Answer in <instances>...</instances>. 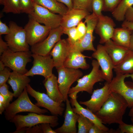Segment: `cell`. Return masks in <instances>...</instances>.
Returning <instances> with one entry per match:
<instances>
[{"label":"cell","mask_w":133,"mask_h":133,"mask_svg":"<svg viewBox=\"0 0 133 133\" xmlns=\"http://www.w3.org/2000/svg\"><path fill=\"white\" fill-rule=\"evenodd\" d=\"M125 17V20L133 22V7L132 6L128 10L126 13Z\"/></svg>","instance_id":"bcb514c9"},{"label":"cell","mask_w":133,"mask_h":133,"mask_svg":"<svg viewBox=\"0 0 133 133\" xmlns=\"http://www.w3.org/2000/svg\"><path fill=\"white\" fill-rule=\"evenodd\" d=\"M26 89L28 93L36 100L37 102L35 104L36 106L47 109L53 115H62L64 109L63 103L55 102L47 94L36 91L29 84L26 86Z\"/></svg>","instance_id":"30bf717a"},{"label":"cell","mask_w":133,"mask_h":133,"mask_svg":"<svg viewBox=\"0 0 133 133\" xmlns=\"http://www.w3.org/2000/svg\"><path fill=\"white\" fill-rule=\"evenodd\" d=\"M92 57L96 59L100 67L104 80L109 83L110 82L113 78V70L115 66L104 45H98Z\"/></svg>","instance_id":"9a60e30c"},{"label":"cell","mask_w":133,"mask_h":133,"mask_svg":"<svg viewBox=\"0 0 133 133\" xmlns=\"http://www.w3.org/2000/svg\"><path fill=\"white\" fill-rule=\"evenodd\" d=\"M42 133H56L51 128L50 124L48 123H43L39 124Z\"/></svg>","instance_id":"b9f144b4"},{"label":"cell","mask_w":133,"mask_h":133,"mask_svg":"<svg viewBox=\"0 0 133 133\" xmlns=\"http://www.w3.org/2000/svg\"><path fill=\"white\" fill-rule=\"evenodd\" d=\"M11 73L9 69L6 67L0 71V86L6 83L9 78Z\"/></svg>","instance_id":"74e56055"},{"label":"cell","mask_w":133,"mask_h":133,"mask_svg":"<svg viewBox=\"0 0 133 133\" xmlns=\"http://www.w3.org/2000/svg\"></svg>","instance_id":"9f6ffc18"},{"label":"cell","mask_w":133,"mask_h":133,"mask_svg":"<svg viewBox=\"0 0 133 133\" xmlns=\"http://www.w3.org/2000/svg\"><path fill=\"white\" fill-rule=\"evenodd\" d=\"M44 85L47 94L54 101L61 104L64 101L59 88L57 78L54 74L45 79Z\"/></svg>","instance_id":"d4e9b609"},{"label":"cell","mask_w":133,"mask_h":133,"mask_svg":"<svg viewBox=\"0 0 133 133\" xmlns=\"http://www.w3.org/2000/svg\"><path fill=\"white\" fill-rule=\"evenodd\" d=\"M21 13L30 15L34 10L33 0H19Z\"/></svg>","instance_id":"836d02e7"},{"label":"cell","mask_w":133,"mask_h":133,"mask_svg":"<svg viewBox=\"0 0 133 133\" xmlns=\"http://www.w3.org/2000/svg\"><path fill=\"white\" fill-rule=\"evenodd\" d=\"M32 56L33 59V66L25 75L28 77L41 75L44 77L45 79L52 75L53 74L52 69L54 66L50 55L42 56L32 53Z\"/></svg>","instance_id":"9c48e42d"},{"label":"cell","mask_w":133,"mask_h":133,"mask_svg":"<svg viewBox=\"0 0 133 133\" xmlns=\"http://www.w3.org/2000/svg\"><path fill=\"white\" fill-rule=\"evenodd\" d=\"M9 48L7 43L2 39L0 35V55L1 56L5 51Z\"/></svg>","instance_id":"f6af8a7d"},{"label":"cell","mask_w":133,"mask_h":133,"mask_svg":"<svg viewBox=\"0 0 133 133\" xmlns=\"http://www.w3.org/2000/svg\"><path fill=\"white\" fill-rule=\"evenodd\" d=\"M33 2L49 10L51 12L63 16L68 8L64 4L56 0H33Z\"/></svg>","instance_id":"4316f807"},{"label":"cell","mask_w":133,"mask_h":133,"mask_svg":"<svg viewBox=\"0 0 133 133\" xmlns=\"http://www.w3.org/2000/svg\"><path fill=\"white\" fill-rule=\"evenodd\" d=\"M133 5V0H121L116 7L112 12L113 17L117 21H123L128 10Z\"/></svg>","instance_id":"f1b7e54d"},{"label":"cell","mask_w":133,"mask_h":133,"mask_svg":"<svg viewBox=\"0 0 133 133\" xmlns=\"http://www.w3.org/2000/svg\"><path fill=\"white\" fill-rule=\"evenodd\" d=\"M58 2L65 4L68 8L70 10L73 8L72 0H56Z\"/></svg>","instance_id":"c3c4849f"},{"label":"cell","mask_w":133,"mask_h":133,"mask_svg":"<svg viewBox=\"0 0 133 133\" xmlns=\"http://www.w3.org/2000/svg\"><path fill=\"white\" fill-rule=\"evenodd\" d=\"M68 41L70 44L69 50L64 63V66L76 69L80 68L83 69H88L90 66L87 63L85 58H91L82 54L73 44Z\"/></svg>","instance_id":"d6986e66"},{"label":"cell","mask_w":133,"mask_h":133,"mask_svg":"<svg viewBox=\"0 0 133 133\" xmlns=\"http://www.w3.org/2000/svg\"><path fill=\"white\" fill-rule=\"evenodd\" d=\"M31 81L29 77L19 72L13 71L11 72L8 83L13 91L14 97H18Z\"/></svg>","instance_id":"603a6c76"},{"label":"cell","mask_w":133,"mask_h":133,"mask_svg":"<svg viewBox=\"0 0 133 133\" xmlns=\"http://www.w3.org/2000/svg\"><path fill=\"white\" fill-rule=\"evenodd\" d=\"M10 29L9 26H7L5 23H4L0 20V35L9 33Z\"/></svg>","instance_id":"7bdbcfd3"},{"label":"cell","mask_w":133,"mask_h":133,"mask_svg":"<svg viewBox=\"0 0 133 133\" xmlns=\"http://www.w3.org/2000/svg\"><path fill=\"white\" fill-rule=\"evenodd\" d=\"M66 108L64 120L63 125L54 130L56 133H76V123L78 115L74 113L72 108L67 97L66 100Z\"/></svg>","instance_id":"ffe728a7"},{"label":"cell","mask_w":133,"mask_h":133,"mask_svg":"<svg viewBox=\"0 0 133 133\" xmlns=\"http://www.w3.org/2000/svg\"><path fill=\"white\" fill-rule=\"evenodd\" d=\"M9 26L10 32L9 33L5 35L4 39L9 48L14 52L30 51L29 45L27 41L24 28L13 21L9 22Z\"/></svg>","instance_id":"5b68a950"},{"label":"cell","mask_w":133,"mask_h":133,"mask_svg":"<svg viewBox=\"0 0 133 133\" xmlns=\"http://www.w3.org/2000/svg\"><path fill=\"white\" fill-rule=\"evenodd\" d=\"M109 83L106 82L102 87L94 90L90 100L80 101L79 103L86 106L95 114L100 109L111 92L109 89Z\"/></svg>","instance_id":"2e32d148"},{"label":"cell","mask_w":133,"mask_h":133,"mask_svg":"<svg viewBox=\"0 0 133 133\" xmlns=\"http://www.w3.org/2000/svg\"><path fill=\"white\" fill-rule=\"evenodd\" d=\"M91 65L92 68L91 72L78 80L77 85L70 88L68 94L75 91H85L92 94L94 84L104 80L101 71L99 69L100 66L97 61L93 60Z\"/></svg>","instance_id":"8992f818"},{"label":"cell","mask_w":133,"mask_h":133,"mask_svg":"<svg viewBox=\"0 0 133 133\" xmlns=\"http://www.w3.org/2000/svg\"><path fill=\"white\" fill-rule=\"evenodd\" d=\"M128 103L119 94L111 92L100 109L95 114L103 124L110 125L123 123V116Z\"/></svg>","instance_id":"6da1fadb"},{"label":"cell","mask_w":133,"mask_h":133,"mask_svg":"<svg viewBox=\"0 0 133 133\" xmlns=\"http://www.w3.org/2000/svg\"><path fill=\"white\" fill-rule=\"evenodd\" d=\"M32 54L30 51L14 52L9 48L0 56V60L13 71L25 74L28 71L27 64L31 61Z\"/></svg>","instance_id":"277c9868"},{"label":"cell","mask_w":133,"mask_h":133,"mask_svg":"<svg viewBox=\"0 0 133 133\" xmlns=\"http://www.w3.org/2000/svg\"><path fill=\"white\" fill-rule=\"evenodd\" d=\"M6 2V0H0V5H3L4 6L5 5Z\"/></svg>","instance_id":"db71d44e"},{"label":"cell","mask_w":133,"mask_h":133,"mask_svg":"<svg viewBox=\"0 0 133 133\" xmlns=\"http://www.w3.org/2000/svg\"><path fill=\"white\" fill-rule=\"evenodd\" d=\"M128 115L131 117H133V106L131 108Z\"/></svg>","instance_id":"f5cc1de1"},{"label":"cell","mask_w":133,"mask_h":133,"mask_svg":"<svg viewBox=\"0 0 133 133\" xmlns=\"http://www.w3.org/2000/svg\"><path fill=\"white\" fill-rule=\"evenodd\" d=\"M63 34V28L60 26L51 29L45 39L31 46V51L32 53L42 56L50 55L55 45L61 39Z\"/></svg>","instance_id":"7c38bea8"},{"label":"cell","mask_w":133,"mask_h":133,"mask_svg":"<svg viewBox=\"0 0 133 133\" xmlns=\"http://www.w3.org/2000/svg\"><path fill=\"white\" fill-rule=\"evenodd\" d=\"M26 87L17 98L10 104L4 111L6 119L10 121L17 114L23 112H29L43 114L48 112L46 109H42L33 104L28 96Z\"/></svg>","instance_id":"3957f363"},{"label":"cell","mask_w":133,"mask_h":133,"mask_svg":"<svg viewBox=\"0 0 133 133\" xmlns=\"http://www.w3.org/2000/svg\"><path fill=\"white\" fill-rule=\"evenodd\" d=\"M104 5L103 0H92L91 7L93 13L98 17L102 15Z\"/></svg>","instance_id":"e575fe53"},{"label":"cell","mask_w":133,"mask_h":133,"mask_svg":"<svg viewBox=\"0 0 133 133\" xmlns=\"http://www.w3.org/2000/svg\"><path fill=\"white\" fill-rule=\"evenodd\" d=\"M25 132L26 133H42L41 128L39 125H36L27 128Z\"/></svg>","instance_id":"ee69618b"},{"label":"cell","mask_w":133,"mask_h":133,"mask_svg":"<svg viewBox=\"0 0 133 133\" xmlns=\"http://www.w3.org/2000/svg\"><path fill=\"white\" fill-rule=\"evenodd\" d=\"M76 28L79 41L83 37L86 32L87 28L85 23L81 21L77 26Z\"/></svg>","instance_id":"f35d334b"},{"label":"cell","mask_w":133,"mask_h":133,"mask_svg":"<svg viewBox=\"0 0 133 133\" xmlns=\"http://www.w3.org/2000/svg\"><path fill=\"white\" fill-rule=\"evenodd\" d=\"M89 12L83 10L73 8L68 10L62 16L60 26L63 29L76 27L88 15Z\"/></svg>","instance_id":"7402d4cb"},{"label":"cell","mask_w":133,"mask_h":133,"mask_svg":"<svg viewBox=\"0 0 133 133\" xmlns=\"http://www.w3.org/2000/svg\"><path fill=\"white\" fill-rule=\"evenodd\" d=\"M79 92L75 91L69 94L71 98L70 103L74 107L72 108L74 112L78 114H81L91 121L98 127L107 133H111V131L105 126L96 115L89 109L82 107L77 101V95Z\"/></svg>","instance_id":"ac0fdd59"},{"label":"cell","mask_w":133,"mask_h":133,"mask_svg":"<svg viewBox=\"0 0 133 133\" xmlns=\"http://www.w3.org/2000/svg\"><path fill=\"white\" fill-rule=\"evenodd\" d=\"M0 94H1L7 101H11L14 97V93L9 90V86L6 83L0 86Z\"/></svg>","instance_id":"8d00e7d4"},{"label":"cell","mask_w":133,"mask_h":133,"mask_svg":"<svg viewBox=\"0 0 133 133\" xmlns=\"http://www.w3.org/2000/svg\"><path fill=\"white\" fill-rule=\"evenodd\" d=\"M58 116H47L31 112L26 115H16L9 121L14 123L16 128L13 133L25 132L27 128L43 123H49L54 127L59 124Z\"/></svg>","instance_id":"7a4b0ae2"},{"label":"cell","mask_w":133,"mask_h":133,"mask_svg":"<svg viewBox=\"0 0 133 133\" xmlns=\"http://www.w3.org/2000/svg\"><path fill=\"white\" fill-rule=\"evenodd\" d=\"M69 48V43L67 39H63L58 41L51 50L50 55L52 57L54 67L56 69L64 66Z\"/></svg>","instance_id":"44dd1931"},{"label":"cell","mask_w":133,"mask_h":133,"mask_svg":"<svg viewBox=\"0 0 133 133\" xmlns=\"http://www.w3.org/2000/svg\"><path fill=\"white\" fill-rule=\"evenodd\" d=\"M3 62L1 60H0V71L3 70L5 67Z\"/></svg>","instance_id":"816d5d0a"},{"label":"cell","mask_w":133,"mask_h":133,"mask_svg":"<svg viewBox=\"0 0 133 133\" xmlns=\"http://www.w3.org/2000/svg\"><path fill=\"white\" fill-rule=\"evenodd\" d=\"M84 22L86 24V31L83 38L74 45L81 52L85 50L95 51L93 42L95 37L93 32L97 24L98 17L93 13L87 16L85 18Z\"/></svg>","instance_id":"4fadbf2b"},{"label":"cell","mask_w":133,"mask_h":133,"mask_svg":"<svg viewBox=\"0 0 133 133\" xmlns=\"http://www.w3.org/2000/svg\"><path fill=\"white\" fill-rule=\"evenodd\" d=\"M120 132L121 133H133V125L125 123L124 122L119 124Z\"/></svg>","instance_id":"ab89813d"},{"label":"cell","mask_w":133,"mask_h":133,"mask_svg":"<svg viewBox=\"0 0 133 133\" xmlns=\"http://www.w3.org/2000/svg\"><path fill=\"white\" fill-rule=\"evenodd\" d=\"M92 0H72L73 8L85 10L89 12L92 9L91 3Z\"/></svg>","instance_id":"1f68e13d"},{"label":"cell","mask_w":133,"mask_h":133,"mask_svg":"<svg viewBox=\"0 0 133 133\" xmlns=\"http://www.w3.org/2000/svg\"><path fill=\"white\" fill-rule=\"evenodd\" d=\"M59 90L63 96L64 102L68 97V91L72 85L83 75L78 69L63 66L56 69Z\"/></svg>","instance_id":"ba28073f"},{"label":"cell","mask_w":133,"mask_h":133,"mask_svg":"<svg viewBox=\"0 0 133 133\" xmlns=\"http://www.w3.org/2000/svg\"><path fill=\"white\" fill-rule=\"evenodd\" d=\"M116 73L133 74V51L130 50L122 61L115 66Z\"/></svg>","instance_id":"83f0119b"},{"label":"cell","mask_w":133,"mask_h":133,"mask_svg":"<svg viewBox=\"0 0 133 133\" xmlns=\"http://www.w3.org/2000/svg\"><path fill=\"white\" fill-rule=\"evenodd\" d=\"M131 120L132 123L133 124V117H131Z\"/></svg>","instance_id":"11a10c76"},{"label":"cell","mask_w":133,"mask_h":133,"mask_svg":"<svg viewBox=\"0 0 133 133\" xmlns=\"http://www.w3.org/2000/svg\"><path fill=\"white\" fill-rule=\"evenodd\" d=\"M104 46L115 66L122 61L130 50L116 44L111 39L106 42Z\"/></svg>","instance_id":"cb8c5ba5"},{"label":"cell","mask_w":133,"mask_h":133,"mask_svg":"<svg viewBox=\"0 0 133 133\" xmlns=\"http://www.w3.org/2000/svg\"><path fill=\"white\" fill-rule=\"evenodd\" d=\"M24 27L27 42L31 46L39 43L48 36L51 29L50 27L41 25L31 17Z\"/></svg>","instance_id":"8fae6325"},{"label":"cell","mask_w":133,"mask_h":133,"mask_svg":"<svg viewBox=\"0 0 133 133\" xmlns=\"http://www.w3.org/2000/svg\"><path fill=\"white\" fill-rule=\"evenodd\" d=\"M116 76L109 83V89L111 92L118 93L122 96L126 101L128 107L133 106V83L125 82V78H132L133 74L116 73Z\"/></svg>","instance_id":"52a82bcc"},{"label":"cell","mask_w":133,"mask_h":133,"mask_svg":"<svg viewBox=\"0 0 133 133\" xmlns=\"http://www.w3.org/2000/svg\"><path fill=\"white\" fill-rule=\"evenodd\" d=\"M10 102L6 100L0 94V114H2L8 107Z\"/></svg>","instance_id":"60d3db41"},{"label":"cell","mask_w":133,"mask_h":133,"mask_svg":"<svg viewBox=\"0 0 133 133\" xmlns=\"http://www.w3.org/2000/svg\"><path fill=\"white\" fill-rule=\"evenodd\" d=\"M129 49L133 51V31L131 37Z\"/></svg>","instance_id":"f907efd6"},{"label":"cell","mask_w":133,"mask_h":133,"mask_svg":"<svg viewBox=\"0 0 133 133\" xmlns=\"http://www.w3.org/2000/svg\"><path fill=\"white\" fill-rule=\"evenodd\" d=\"M33 12L29 16L40 23L50 28L51 29L60 26L62 16L53 13L47 9L34 3Z\"/></svg>","instance_id":"5bb4252c"},{"label":"cell","mask_w":133,"mask_h":133,"mask_svg":"<svg viewBox=\"0 0 133 133\" xmlns=\"http://www.w3.org/2000/svg\"><path fill=\"white\" fill-rule=\"evenodd\" d=\"M116 24L112 18L102 15L98 17L95 31L100 38L99 43L104 44L112 37Z\"/></svg>","instance_id":"e0dca14e"},{"label":"cell","mask_w":133,"mask_h":133,"mask_svg":"<svg viewBox=\"0 0 133 133\" xmlns=\"http://www.w3.org/2000/svg\"><path fill=\"white\" fill-rule=\"evenodd\" d=\"M63 34H66L68 36L67 39L73 45L79 40L76 27L67 28H63Z\"/></svg>","instance_id":"d6a6232c"},{"label":"cell","mask_w":133,"mask_h":133,"mask_svg":"<svg viewBox=\"0 0 133 133\" xmlns=\"http://www.w3.org/2000/svg\"><path fill=\"white\" fill-rule=\"evenodd\" d=\"M88 133H106V132L98 127L94 124L91 127L88 131Z\"/></svg>","instance_id":"7dc6e473"},{"label":"cell","mask_w":133,"mask_h":133,"mask_svg":"<svg viewBox=\"0 0 133 133\" xmlns=\"http://www.w3.org/2000/svg\"><path fill=\"white\" fill-rule=\"evenodd\" d=\"M2 11L6 13H11L14 14L21 13L19 0H6Z\"/></svg>","instance_id":"4dcf8cb0"},{"label":"cell","mask_w":133,"mask_h":133,"mask_svg":"<svg viewBox=\"0 0 133 133\" xmlns=\"http://www.w3.org/2000/svg\"><path fill=\"white\" fill-rule=\"evenodd\" d=\"M122 27L128 28L133 31V22L124 20L121 25Z\"/></svg>","instance_id":"681fc988"},{"label":"cell","mask_w":133,"mask_h":133,"mask_svg":"<svg viewBox=\"0 0 133 133\" xmlns=\"http://www.w3.org/2000/svg\"><path fill=\"white\" fill-rule=\"evenodd\" d=\"M78 133H88L91 126L94 124L90 120L81 114L78 115Z\"/></svg>","instance_id":"f546056e"},{"label":"cell","mask_w":133,"mask_h":133,"mask_svg":"<svg viewBox=\"0 0 133 133\" xmlns=\"http://www.w3.org/2000/svg\"><path fill=\"white\" fill-rule=\"evenodd\" d=\"M103 11L112 12L116 7L121 0H103Z\"/></svg>","instance_id":"d590c367"},{"label":"cell","mask_w":133,"mask_h":133,"mask_svg":"<svg viewBox=\"0 0 133 133\" xmlns=\"http://www.w3.org/2000/svg\"><path fill=\"white\" fill-rule=\"evenodd\" d=\"M132 32L124 27L115 28L111 39L116 44L129 49Z\"/></svg>","instance_id":"484cf974"}]
</instances>
